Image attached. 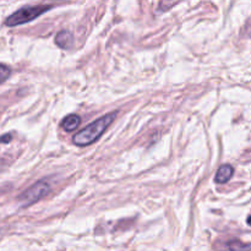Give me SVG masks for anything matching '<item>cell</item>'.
Returning a JSON list of instances; mask_svg holds the SVG:
<instances>
[{"label": "cell", "instance_id": "6da1fadb", "mask_svg": "<svg viewBox=\"0 0 251 251\" xmlns=\"http://www.w3.org/2000/svg\"><path fill=\"white\" fill-rule=\"evenodd\" d=\"M117 113H110V114L104 115V117L100 118L96 122L91 123L90 125L85 127V129L80 130L77 134L74 136L73 142L76 146H88L92 142H95L96 140L100 139V135L107 130V127L114 120Z\"/></svg>", "mask_w": 251, "mask_h": 251}, {"label": "cell", "instance_id": "7a4b0ae2", "mask_svg": "<svg viewBox=\"0 0 251 251\" xmlns=\"http://www.w3.org/2000/svg\"><path fill=\"white\" fill-rule=\"evenodd\" d=\"M51 6L49 5H33V6H24L20 10L15 11L5 20V25L9 27L20 26V25L27 24L33 21L34 19L43 15L44 12L50 10Z\"/></svg>", "mask_w": 251, "mask_h": 251}, {"label": "cell", "instance_id": "3957f363", "mask_svg": "<svg viewBox=\"0 0 251 251\" xmlns=\"http://www.w3.org/2000/svg\"><path fill=\"white\" fill-rule=\"evenodd\" d=\"M49 191H50V186H49V184L47 183V181H37V183L33 184L31 188H28L26 191H24V193L21 194L19 200L20 202H21L22 207H27V206L33 205L34 202H37V201H39L41 199H43Z\"/></svg>", "mask_w": 251, "mask_h": 251}, {"label": "cell", "instance_id": "277c9868", "mask_svg": "<svg viewBox=\"0 0 251 251\" xmlns=\"http://www.w3.org/2000/svg\"><path fill=\"white\" fill-rule=\"evenodd\" d=\"M56 46L63 49H69L74 44V37L69 31H61L55 37Z\"/></svg>", "mask_w": 251, "mask_h": 251}, {"label": "cell", "instance_id": "5b68a950", "mask_svg": "<svg viewBox=\"0 0 251 251\" xmlns=\"http://www.w3.org/2000/svg\"><path fill=\"white\" fill-rule=\"evenodd\" d=\"M233 173H234L233 167L229 166V164H225V166L221 167V168L217 171V173H216V179H215L216 183L218 184L227 183V181L232 178Z\"/></svg>", "mask_w": 251, "mask_h": 251}, {"label": "cell", "instance_id": "8992f818", "mask_svg": "<svg viewBox=\"0 0 251 251\" xmlns=\"http://www.w3.org/2000/svg\"><path fill=\"white\" fill-rule=\"evenodd\" d=\"M251 245L245 244V243H242L240 240L233 239L229 240V242L225 243L222 245V250L221 251H250Z\"/></svg>", "mask_w": 251, "mask_h": 251}, {"label": "cell", "instance_id": "52a82bcc", "mask_svg": "<svg viewBox=\"0 0 251 251\" xmlns=\"http://www.w3.org/2000/svg\"><path fill=\"white\" fill-rule=\"evenodd\" d=\"M81 124V118L76 114H70L61 122V126L66 131H74Z\"/></svg>", "mask_w": 251, "mask_h": 251}, {"label": "cell", "instance_id": "ba28073f", "mask_svg": "<svg viewBox=\"0 0 251 251\" xmlns=\"http://www.w3.org/2000/svg\"><path fill=\"white\" fill-rule=\"evenodd\" d=\"M10 74H11L10 68H7V66L4 65V64H0V85L9 78Z\"/></svg>", "mask_w": 251, "mask_h": 251}, {"label": "cell", "instance_id": "9c48e42d", "mask_svg": "<svg viewBox=\"0 0 251 251\" xmlns=\"http://www.w3.org/2000/svg\"><path fill=\"white\" fill-rule=\"evenodd\" d=\"M5 137H0V142H9L11 140V136L10 135H4Z\"/></svg>", "mask_w": 251, "mask_h": 251}, {"label": "cell", "instance_id": "30bf717a", "mask_svg": "<svg viewBox=\"0 0 251 251\" xmlns=\"http://www.w3.org/2000/svg\"><path fill=\"white\" fill-rule=\"evenodd\" d=\"M248 225H249V226H251V216H250V217H249V218H248Z\"/></svg>", "mask_w": 251, "mask_h": 251}]
</instances>
